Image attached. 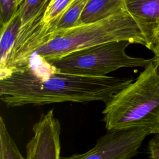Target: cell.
Listing matches in <instances>:
<instances>
[{
  "instance_id": "cell-1",
  "label": "cell",
  "mask_w": 159,
  "mask_h": 159,
  "mask_svg": "<svg viewBox=\"0 0 159 159\" xmlns=\"http://www.w3.org/2000/svg\"><path fill=\"white\" fill-rule=\"evenodd\" d=\"M52 68L49 75H41L29 63L0 80L1 101L8 107L66 102L106 103L134 81L132 78L74 75Z\"/></svg>"
},
{
  "instance_id": "cell-2",
  "label": "cell",
  "mask_w": 159,
  "mask_h": 159,
  "mask_svg": "<svg viewBox=\"0 0 159 159\" xmlns=\"http://www.w3.org/2000/svg\"><path fill=\"white\" fill-rule=\"evenodd\" d=\"M122 40L147 47L143 34L128 11L97 22L21 39L15 43L9 65L12 69L25 66L33 55L48 62L81 49Z\"/></svg>"
},
{
  "instance_id": "cell-3",
  "label": "cell",
  "mask_w": 159,
  "mask_h": 159,
  "mask_svg": "<svg viewBox=\"0 0 159 159\" xmlns=\"http://www.w3.org/2000/svg\"><path fill=\"white\" fill-rule=\"evenodd\" d=\"M156 60L105 103L102 113L107 130L146 129L150 134L159 133V73Z\"/></svg>"
},
{
  "instance_id": "cell-4",
  "label": "cell",
  "mask_w": 159,
  "mask_h": 159,
  "mask_svg": "<svg viewBox=\"0 0 159 159\" xmlns=\"http://www.w3.org/2000/svg\"><path fill=\"white\" fill-rule=\"evenodd\" d=\"M129 41H114L72 52L48 61L55 70L66 73L102 77L122 68H145L157 58L132 57L126 53Z\"/></svg>"
},
{
  "instance_id": "cell-5",
  "label": "cell",
  "mask_w": 159,
  "mask_h": 159,
  "mask_svg": "<svg viewBox=\"0 0 159 159\" xmlns=\"http://www.w3.org/2000/svg\"><path fill=\"white\" fill-rule=\"evenodd\" d=\"M146 129L109 130L89 150L60 159H132L137 155L145 139L150 135Z\"/></svg>"
},
{
  "instance_id": "cell-6",
  "label": "cell",
  "mask_w": 159,
  "mask_h": 159,
  "mask_svg": "<svg viewBox=\"0 0 159 159\" xmlns=\"http://www.w3.org/2000/svg\"><path fill=\"white\" fill-rule=\"evenodd\" d=\"M26 144V159H60L61 124L53 109L42 113Z\"/></svg>"
},
{
  "instance_id": "cell-7",
  "label": "cell",
  "mask_w": 159,
  "mask_h": 159,
  "mask_svg": "<svg viewBox=\"0 0 159 159\" xmlns=\"http://www.w3.org/2000/svg\"><path fill=\"white\" fill-rule=\"evenodd\" d=\"M125 3L147 41V48L159 58V0H125Z\"/></svg>"
},
{
  "instance_id": "cell-8",
  "label": "cell",
  "mask_w": 159,
  "mask_h": 159,
  "mask_svg": "<svg viewBox=\"0 0 159 159\" xmlns=\"http://www.w3.org/2000/svg\"><path fill=\"white\" fill-rule=\"evenodd\" d=\"M127 11L125 0H89L81 19L83 24L94 22Z\"/></svg>"
},
{
  "instance_id": "cell-9",
  "label": "cell",
  "mask_w": 159,
  "mask_h": 159,
  "mask_svg": "<svg viewBox=\"0 0 159 159\" xmlns=\"http://www.w3.org/2000/svg\"><path fill=\"white\" fill-rule=\"evenodd\" d=\"M20 28L21 19L18 9L14 16L7 23L1 26L0 76L6 69Z\"/></svg>"
},
{
  "instance_id": "cell-10",
  "label": "cell",
  "mask_w": 159,
  "mask_h": 159,
  "mask_svg": "<svg viewBox=\"0 0 159 159\" xmlns=\"http://www.w3.org/2000/svg\"><path fill=\"white\" fill-rule=\"evenodd\" d=\"M75 0H50L43 15L30 25L29 35H41L56 23Z\"/></svg>"
},
{
  "instance_id": "cell-11",
  "label": "cell",
  "mask_w": 159,
  "mask_h": 159,
  "mask_svg": "<svg viewBox=\"0 0 159 159\" xmlns=\"http://www.w3.org/2000/svg\"><path fill=\"white\" fill-rule=\"evenodd\" d=\"M89 1L75 0L60 19L52 25L45 33L67 29L84 24L81 19V16Z\"/></svg>"
},
{
  "instance_id": "cell-12",
  "label": "cell",
  "mask_w": 159,
  "mask_h": 159,
  "mask_svg": "<svg viewBox=\"0 0 159 159\" xmlns=\"http://www.w3.org/2000/svg\"><path fill=\"white\" fill-rule=\"evenodd\" d=\"M50 0H23L19 6L21 28L32 24L43 15Z\"/></svg>"
},
{
  "instance_id": "cell-13",
  "label": "cell",
  "mask_w": 159,
  "mask_h": 159,
  "mask_svg": "<svg viewBox=\"0 0 159 159\" xmlns=\"http://www.w3.org/2000/svg\"><path fill=\"white\" fill-rule=\"evenodd\" d=\"M0 156L3 159H26L9 134L2 116L0 117Z\"/></svg>"
},
{
  "instance_id": "cell-14",
  "label": "cell",
  "mask_w": 159,
  "mask_h": 159,
  "mask_svg": "<svg viewBox=\"0 0 159 159\" xmlns=\"http://www.w3.org/2000/svg\"><path fill=\"white\" fill-rule=\"evenodd\" d=\"M18 0H0L1 26L7 23L18 11Z\"/></svg>"
},
{
  "instance_id": "cell-15",
  "label": "cell",
  "mask_w": 159,
  "mask_h": 159,
  "mask_svg": "<svg viewBox=\"0 0 159 159\" xmlns=\"http://www.w3.org/2000/svg\"><path fill=\"white\" fill-rule=\"evenodd\" d=\"M148 153L150 159H159V133L155 134L149 140Z\"/></svg>"
},
{
  "instance_id": "cell-16",
  "label": "cell",
  "mask_w": 159,
  "mask_h": 159,
  "mask_svg": "<svg viewBox=\"0 0 159 159\" xmlns=\"http://www.w3.org/2000/svg\"><path fill=\"white\" fill-rule=\"evenodd\" d=\"M155 63H156L157 70H158V73H159V58H157V59Z\"/></svg>"
},
{
  "instance_id": "cell-17",
  "label": "cell",
  "mask_w": 159,
  "mask_h": 159,
  "mask_svg": "<svg viewBox=\"0 0 159 159\" xmlns=\"http://www.w3.org/2000/svg\"><path fill=\"white\" fill-rule=\"evenodd\" d=\"M23 0H18V4H19H19H20V2L22 1Z\"/></svg>"
}]
</instances>
